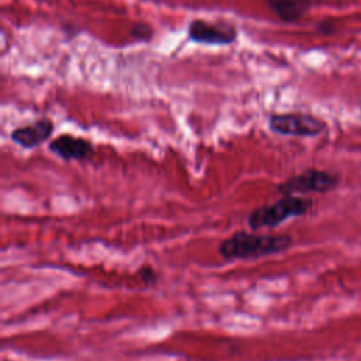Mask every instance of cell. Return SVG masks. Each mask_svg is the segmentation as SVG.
Instances as JSON below:
<instances>
[{"label":"cell","mask_w":361,"mask_h":361,"mask_svg":"<svg viewBox=\"0 0 361 361\" xmlns=\"http://www.w3.org/2000/svg\"><path fill=\"white\" fill-rule=\"evenodd\" d=\"M272 133L286 137H316L326 128L324 121L303 113H275L268 117Z\"/></svg>","instance_id":"obj_3"},{"label":"cell","mask_w":361,"mask_h":361,"mask_svg":"<svg viewBox=\"0 0 361 361\" xmlns=\"http://www.w3.org/2000/svg\"><path fill=\"white\" fill-rule=\"evenodd\" d=\"M337 185V178L326 171L306 169L298 175H292L286 180L276 186V190L282 195H305V193H323L331 190Z\"/></svg>","instance_id":"obj_4"},{"label":"cell","mask_w":361,"mask_h":361,"mask_svg":"<svg viewBox=\"0 0 361 361\" xmlns=\"http://www.w3.org/2000/svg\"><path fill=\"white\" fill-rule=\"evenodd\" d=\"M48 149L66 162L89 159L94 152V147L89 140L72 134L58 135L49 141Z\"/></svg>","instance_id":"obj_7"},{"label":"cell","mask_w":361,"mask_h":361,"mask_svg":"<svg viewBox=\"0 0 361 361\" xmlns=\"http://www.w3.org/2000/svg\"><path fill=\"white\" fill-rule=\"evenodd\" d=\"M54 121L48 117H42L30 124L16 127L10 133V138L24 149H34L45 141H49L54 134Z\"/></svg>","instance_id":"obj_6"},{"label":"cell","mask_w":361,"mask_h":361,"mask_svg":"<svg viewBox=\"0 0 361 361\" xmlns=\"http://www.w3.org/2000/svg\"><path fill=\"white\" fill-rule=\"evenodd\" d=\"M292 245L288 234H258L238 230L224 238L219 245V254L227 259H257L286 251Z\"/></svg>","instance_id":"obj_1"},{"label":"cell","mask_w":361,"mask_h":361,"mask_svg":"<svg viewBox=\"0 0 361 361\" xmlns=\"http://www.w3.org/2000/svg\"><path fill=\"white\" fill-rule=\"evenodd\" d=\"M238 30L230 23H210L195 18L188 24V39L204 45H230L237 41Z\"/></svg>","instance_id":"obj_5"},{"label":"cell","mask_w":361,"mask_h":361,"mask_svg":"<svg viewBox=\"0 0 361 361\" xmlns=\"http://www.w3.org/2000/svg\"><path fill=\"white\" fill-rule=\"evenodd\" d=\"M138 278L141 279V282H144L145 285H154L157 282V272L152 267L149 265H142L138 269Z\"/></svg>","instance_id":"obj_10"},{"label":"cell","mask_w":361,"mask_h":361,"mask_svg":"<svg viewBox=\"0 0 361 361\" xmlns=\"http://www.w3.org/2000/svg\"><path fill=\"white\" fill-rule=\"evenodd\" d=\"M312 207V199L286 195L279 197L276 202L255 207L247 217L248 227L252 231L261 228H274L292 217L306 214Z\"/></svg>","instance_id":"obj_2"},{"label":"cell","mask_w":361,"mask_h":361,"mask_svg":"<svg viewBox=\"0 0 361 361\" xmlns=\"http://www.w3.org/2000/svg\"><path fill=\"white\" fill-rule=\"evenodd\" d=\"M130 35L137 41L147 42L154 37V30L147 23H134L130 28Z\"/></svg>","instance_id":"obj_9"},{"label":"cell","mask_w":361,"mask_h":361,"mask_svg":"<svg viewBox=\"0 0 361 361\" xmlns=\"http://www.w3.org/2000/svg\"><path fill=\"white\" fill-rule=\"evenodd\" d=\"M265 4L283 23L300 20L310 8L309 0H264Z\"/></svg>","instance_id":"obj_8"}]
</instances>
